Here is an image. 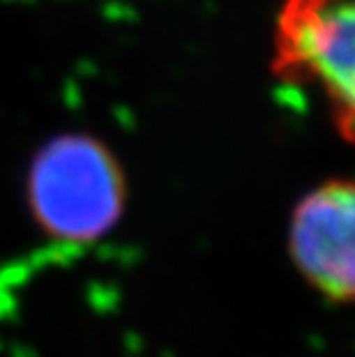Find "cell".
Segmentation results:
<instances>
[{
	"label": "cell",
	"instance_id": "obj_1",
	"mask_svg": "<svg viewBox=\"0 0 355 357\" xmlns=\"http://www.w3.org/2000/svg\"><path fill=\"white\" fill-rule=\"evenodd\" d=\"M24 201L40 235L56 245L88 247L123 222L130 185L107 141L70 129L35 148L24 176Z\"/></svg>",
	"mask_w": 355,
	"mask_h": 357
},
{
	"label": "cell",
	"instance_id": "obj_2",
	"mask_svg": "<svg viewBox=\"0 0 355 357\" xmlns=\"http://www.w3.org/2000/svg\"><path fill=\"white\" fill-rule=\"evenodd\" d=\"M270 70L282 83L314 88L355 146V0H284Z\"/></svg>",
	"mask_w": 355,
	"mask_h": 357
},
{
	"label": "cell",
	"instance_id": "obj_3",
	"mask_svg": "<svg viewBox=\"0 0 355 357\" xmlns=\"http://www.w3.org/2000/svg\"><path fill=\"white\" fill-rule=\"evenodd\" d=\"M289 254L319 295L355 302V178H328L296 203Z\"/></svg>",
	"mask_w": 355,
	"mask_h": 357
}]
</instances>
